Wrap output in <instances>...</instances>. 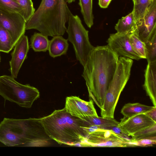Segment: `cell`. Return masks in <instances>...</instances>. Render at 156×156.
Returning a JSON list of instances; mask_svg holds the SVG:
<instances>
[{
	"label": "cell",
	"mask_w": 156,
	"mask_h": 156,
	"mask_svg": "<svg viewBox=\"0 0 156 156\" xmlns=\"http://www.w3.org/2000/svg\"><path fill=\"white\" fill-rule=\"evenodd\" d=\"M154 136H156V124L135 133L131 136V139L137 140Z\"/></svg>",
	"instance_id": "28"
},
{
	"label": "cell",
	"mask_w": 156,
	"mask_h": 156,
	"mask_svg": "<svg viewBox=\"0 0 156 156\" xmlns=\"http://www.w3.org/2000/svg\"><path fill=\"white\" fill-rule=\"evenodd\" d=\"M145 114L153 120L156 122V108Z\"/></svg>",
	"instance_id": "30"
},
{
	"label": "cell",
	"mask_w": 156,
	"mask_h": 156,
	"mask_svg": "<svg viewBox=\"0 0 156 156\" xmlns=\"http://www.w3.org/2000/svg\"><path fill=\"white\" fill-rule=\"evenodd\" d=\"M40 118H5L0 123V142L8 146L42 147L50 144Z\"/></svg>",
	"instance_id": "2"
},
{
	"label": "cell",
	"mask_w": 156,
	"mask_h": 156,
	"mask_svg": "<svg viewBox=\"0 0 156 156\" xmlns=\"http://www.w3.org/2000/svg\"><path fill=\"white\" fill-rule=\"evenodd\" d=\"M117 33L131 34L135 31L136 23L133 11L119 20L115 26Z\"/></svg>",
	"instance_id": "18"
},
{
	"label": "cell",
	"mask_w": 156,
	"mask_h": 156,
	"mask_svg": "<svg viewBox=\"0 0 156 156\" xmlns=\"http://www.w3.org/2000/svg\"><path fill=\"white\" fill-rule=\"evenodd\" d=\"M26 23L23 16L20 14L0 7V25L9 32L14 45L24 34Z\"/></svg>",
	"instance_id": "9"
},
{
	"label": "cell",
	"mask_w": 156,
	"mask_h": 156,
	"mask_svg": "<svg viewBox=\"0 0 156 156\" xmlns=\"http://www.w3.org/2000/svg\"><path fill=\"white\" fill-rule=\"evenodd\" d=\"M155 124L156 122L146 114H142L127 119L123 118L121 119L118 126L125 134L129 136Z\"/></svg>",
	"instance_id": "13"
},
{
	"label": "cell",
	"mask_w": 156,
	"mask_h": 156,
	"mask_svg": "<svg viewBox=\"0 0 156 156\" xmlns=\"http://www.w3.org/2000/svg\"><path fill=\"white\" fill-rule=\"evenodd\" d=\"M133 60L119 57L113 79L106 92L101 109V117L114 118L115 108L121 92L130 75Z\"/></svg>",
	"instance_id": "5"
},
{
	"label": "cell",
	"mask_w": 156,
	"mask_h": 156,
	"mask_svg": "<svg viewBox=\"0 0 156 156\" xmlns=\"http://www.w3.org/2000/svg\"><path fill=\"white\" fill-rule=\"evenodd\" d=\"M130 34L116 33L110 34L107 45L119 57L139 60L140 58L133 49L130 43Z\"/></svg>",
	"instance_id": "10"
},
{
	"label": "cell",
	"mask_w": 156,
	"mask_h": 156,
	"mask_svg": "<svg viewBox=\"0 0 156 156\" xmlns=\"http://www.w3.org/2000/svg\"><path fill=\"white\" fill-rule=\"evenodd\" d=\"M40 119L47 135L60 144L81 146L89 133L86 122L71 115L65 108Z\"/></svg>",
	"instance_id": "3"
},
{
	"label": "cell",
	"mask_w": 156,
	"mask_h": 156,
	"mask_svg": "<svg viewBox=\"0 0 156 156\" xmlns=\"http://www.w3.org/2000/svg\"><path fill=\"white\" fill-rule=\"evenodd\" d=\"M11 54L12 58L9 62L11 76L16 78L19 71L27 58L29 50V44L27 37L23 35L14 46Z\"/></svg>",
	"instance_id": "14"
},
{
	"label": "cell",
	"mask_w": 156,
	"mask_h": 156,
	"mask_svg": "<svg viewBox=\"0 0 156 156\" xmlns=\"http://www.w3.org/2000/svg\"><path fill=\"white\" fill-rule=\"evenodd\" d=\"M0 7L10 11L19 13L23 16L22 7L13 0H0Z\"/></svg>",
	"instance_id": "27"
},
{
	"label": "cell",
	"mask_w": 156,
	"mask_h": 156,
	"mask_svg": "<svg viewBox=\"0 0 156 156\" xmlns=\"http://www.w3.org/2000/svg\"><path fill=\"white\" fill-rule=\"evenodd\" d=\"M138 0H133V4L135 3Z\"/></svg>",
	"instance_id": "32"
},
{
	"label": "cell",
	"mask_w": 156,
	"mask_h": 156,
	"mask_svg": "<svg viewBox=\"0 0 156 156\" xmlns=\"http://www.w3.org/2000/svg\"><path fill=\"white\" fill-rule=\"evenodd\" d=\"M129 38L133 49L140 58H146L145 42L142 41L134 33L130 34Z\"/></svg>",
	"instance_id": "24"
},
{
	"label": "cell",
	"mask_w": 156,
	"mask_h": 156,
	"mask_svg": "<svg viewBox=\"0 0 156 156\" xmlns=\"http://www.w3.org/2000/svg\"><path fill=\"white\" fill-rule=\"evenodd\" d=\"M156 108L139 103H128L124 105L121 111L124 119H127L140 114H145Z\"/></svg>",
	"instance_id": "17"
},
{
	"label": "cell",
	"mask_w": 156,
	"mask_h": 156,
	"mask_svg": "<svg viewBox=\"0 0 156 156\" xmlns=\"http://www.w3.org/2000/svg\"><path fill=\"white\" fill-rule=\"evenodd\" d=\"M153 0H138L134 4L133 10L136 23L144 17Z\"/></svg>",
	"instance_id": "22"
},
{
	"label": "cell",
	"mask_w": 156,
	"mask_h": 156,
	"mask_svg": "<svg viewBox=\"0 0 156 156\" xmlns=\"http://www.w3.org/2000/svg\"><path fill=\"white\" fill-rule=\"evenodd\" d=\"M65 108L71 115L82 119L88 116H98L91 99L87 101L77 96L67 97Z\"/></svg>",
	"instance_id": "11"
},
{
	"label": "cell",
	"mask_w": 156,
	"mask_h": 156,
	"mask_svg": "<svg viewBox=\"0 0 156 156\" xmlns=\"http://www.w3.org/2000/svg\"><path fill=\"white\" fill-rule=\"evenodd\" d=\"M67 2L68 3H70L75 1V0H66Z\"/></svg>",
	"instance_id": "31"
},
{
	"label": "cell",
	"mask_w": 156,
	"mask_h": 156,
	"mask_svg": "<svg viewBox=\"0 0 156 156\" xmlns=\"http://www.w3.org/2000/svg\"><path fill=\"white\" fill-rule=\"evenodd\" d=\"M144 88L154 106L156 107V61L148 62L145 70Z\"/></svg>",
	"instance_id": "15"
},
{
	"label": "cell",
	"mask_w": 156,
	"mask_h": 156,
	"mask_svg": "<svg viewBox=\"0 0 156 156\" xmlns=\"http://www.w3.org/2000/svg\"><path fill=\"white\" fill-rule=\"evenodd\" d=\"M49 41L48 36L35 32L31 37L30 45L35 52H45L48 49Z\"/></svg>",
	"instance_id": "19"
},
{
	"label": "cell",
	"mask_w": 156,
	"mask_h": 156,
	"mask_svg": "<svg viewBox=\"0 0 156 156\" xmlns=\"http://www.w3.org/2000/svg\"><path fill=\"white\" fill-rule=\"evenodd\" d=\"M128 146H151L156 144V136H151L139 140H128Z\"/></svg>",
	"instance_id": "25"
},
{
	"label": "cell",
	"mask_w": 156,
	"mask_h": 156,
	"mask_svg": "<svg viewBox=\"0 0 156 156\" xmlns=\"http://www.w3.org/2000/svg\"><path fill=\"white\" fill-rule=\"evenodd\" d=\"M68 47V40L61 35H57L53 37L49 41L48 50L50 55L54 58L65 55Z\"/></svg>",
	"instance_id": "16"
},
{
	"label": "cell",
	"mask_w": 156,
	"mask_h": 156,
	"mask_svg": "<svg viewBox=\"0 0 156 156\" xmlns=\"http://www.w3.org/2000/svg\"><path fill=\"white\" fill-rule=\"evenodd\" d=\"M14 46L9 32L0 25V51L8 53Z\"/></svg>",
	"instance_id": "21"
},
{
	"label": "cell",
	"mask_w": 156,
	"mask_h": 156,
	"mask_svg": "<svg viewBox=\"0 0 156 156\" xmlns=\"http://www.w3.org/2000/svg\"><path fill=\"white\" fill-rule=\"evenodd\" d=\"M66 0H42L27 21L25 29H36L47 36L63 35L66 31L69 10Z\"/></svg>",
	"instance_id": "4"
},
{
	"label": "cell",
	"mask_w": 156,
	"mask_h": 156,
	"mask_svg": "<svg viewBox=\"0 0 156 156\" xmlns=\"http://www.w3.org/2000/svg\"><path fill=\"white\" fill-rule=\"evenodd\" d=\"M112 0H99L98 4L102 8H107Z\"/></svg>",
	"instance_id": "29"
},
{
	"label": "cell",
	"mask_w": 156,
	"mask_h": 156,
	"mask_svg": "<svg viewBox=\"0 0 156 156\" xmlns=\"http://www.w3.org/2000/svg\"><path fill=\"white\" fill-rule=\"evenodd\" d=\"M145 43L148 63L156 61V29Z\"/></svg>",
	"instance_id": "23"
},
{
	"label": "cell",
	"mask_w": 156,
	"mask_h": 156,
	"mask_svg": "<svg viewBox=\"0 0 156 156\" xmlns=\"http://www.w3.org/2000/svg\"><path fill=\"white\" fill-rule=\"evenodd\" d=\"M156 29V0H153L143 18L136 23L134 33L143 41L145 42Z\"/></svg>",
	"instance_id": "12"
},
{
	"label": "cell",
	"mask_w": 156,
	"mask_h": 156,
	"mask_svg": "<svg viewBox=\"0 0 156 156\" xmlns=\"http://www.w3.org/2000/svg\"><path fill=\"white\" fill-rule=\"evenodd\" d=\"M119 57L107 45L94 47L88 56L82 75L89 95L101 108L114 75Z\"/></svg>",
	"instance_id": "1"
},
{
	"label": "cell",
	"mask_w": 156,
	"mask_h": 156,
	"mask_svg": "<svg viewBox=\"0 0 156 156\" xmlns=\"http://www.w3.org/2000/svg\"><path fill=\"white\" fill-rule=\"evenodd\" d=\"M18 3L23 9V17L27 21L34 14L35 9L32 0H13Z\"/></svg>",
	"instance_id": "26"
},
{
	"label": "cell",
	"mask_w": 156,
	"mask_h": 156,
	"mask_svg": "<svg viewBox=\"0 0 156 156\" xmlns=\"http://www.w3.org/2000/svg\"><path fill=\"white\" fill-rule=\"evenodd\" d=\"M92 1L93 0H79V2L84 22L89 28L93 25Z\"/></svg>",
	"instance_id": "20"
},
{
	"label": "cell",
	"mask_w": 156,
	"mask_h": 156,
	"mask_svg": "<svg viewBox=\"0 0 156 156\" xmlns=\"http://www.w3.org/2000/svg\"><path fill=\"white\" fill-rule=\"evenodd\" d=\"M0 95L21 107L30 108L40 94L36 88L21 84L11 76L4 75L0 76Z\"/></svg>",
	"instance_id": "6"
},
{
	"label": "cell",
	"mask_w": 156,
	"mask_h": 156,
	"mask_svg": "<svg viewBox=\"0 0 156 156\" xmlns=\"http://www.w3.org/2000/svg\"></svg>",
	"instance_id": "33"
},
{
	"label": "cell",
	"mask_w": 156,
	"mask_h": 156,
	"mask_svg": "<svg viewBox=\"0 0 156 156\" xmlns=\"http://www.w3.org/2000/svg\"><path fill=\"white\" fill-rule=\"evenodd\" d=\"M68 25L66 31L68 40L73 44L76 59L84 66L94 47L90 43L88 31L83 26L80 18L68 11Z\"/></svg>",
	"instance_id": "7"
},
{
	"label": "cell",
	"mask_w": 156,
	"mask_h": 156,
	"mask_svg": "<svg viewBox=\"0 0 156 156\" xmlns=\"http://www.w3.org/2000/svg\"><path fill=\"white\" fill-rule=\"evenodd\" d=\"M126 139L120 136L111 129L96 126L88 135L81 146L126 147Z\"/></svg>",
	"instance_id": "8"
}]
</instances>
